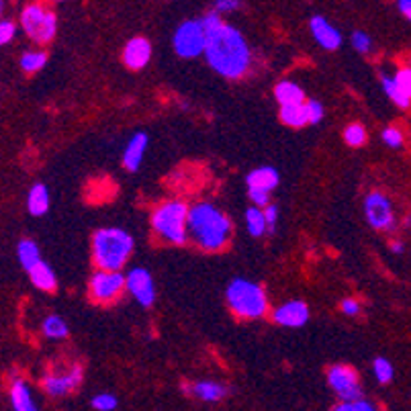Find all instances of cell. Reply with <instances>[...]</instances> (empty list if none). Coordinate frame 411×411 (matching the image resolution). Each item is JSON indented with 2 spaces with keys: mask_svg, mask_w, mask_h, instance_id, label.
Here are the masks:
<instances>
[{
  "mask_svg": "<svg viewBox=\"0 0 411 411\" xmlns=\"http://www.w3.org/2000/svg\"><path fill=\"white\" fill-rule=\"evenodd\" d=\"M27 209L33 217H41L50 209V190L46 184H35L27 194Z\"/></svg>",
  "mask_w": 411,
  "mask_h": 411,
  "instance_id": "obj_19",
  "label": "cell"
},
{
  "mask_svg": "<svg viewBox=\"0 0 411 411\" xmlns=\"http://www.w3.org/2000/svg\"><path fill=\"white\" fill-rule=\"evenodd\" d=\"M274 97L281 105H294V103H305V94L299 84L291 80H283L274 86Z\"/></svg>",
  "mask_w": 411,
  "mask_h": 411,
  "instance_id": "obj_23",
  "label": "cell"
},
{
  "mask_svg": "<svg viewBox=\"0 0 411 411\" xmlns=\"http://www.w3.org/2000/svg\"><path fill=\"white\" fill-rule=\"evenodd\" d=\"M383 90L387 92V97L399 107V109H410L411 107V97L399 86V82L395 78H389V76H383Z\"/></svg>",
  "mask_w": 411,
  "mask_h": 411,
  "instance_id": "obj_25",
  "label": "cell"
},
{
  "mask_svg": "<svg viewBox=\"0 0 411 411\" xmlns=\"http://www.w3.org/2000/svg\"><path fill=\"white\" fill-rule=\"evenodd\" d=\"M92 408L99 411H111L117 408V399L109 393H103V395H97L92 399Z\"/></svg>",
  "mask_w": 411,
  "mask_h": 411,
  "instance_id": "obj_33",
  "label": "cell"
},
{
  "mask_svg": "<svg viewBox=\"0 0 411 411\" xmlns=\"http://www.w3.org/2000/svg\"><path fill=\"white\" fill-rule=\"evenodd\" d=\"M374 405L364 401L362 397L360 399H352V401H342L336 405V411H372Z\"/></svg>",
  "mask_w": 411,
  "mask_h": 411,
  "instance_id": "obj_31",
  "label": "cell"
},
{
  "mask_svg": "<svg viewBox=\"0 0 411 411\" xmlns=\"http://www.w3.org/2000/svg\"><path fill=\"white\" fill-rule=\"evenodd\" d=\"M43 334H46V338H50V340H63L66 336H68V325H66V321L58 317V315H50L46 321H43Z\"/></svg>",
  "mask_w": 411,
  "mask_h": 411,
  "instance_id": "obj_27",
  "label": "cell"
},
{
  "mask_svg": "<svg viewBox=\"0 0 411 411\" xmlns=\"http://www.w3.org/2000/svg\"><path fill=\"white\" fill-rule=\"evenodd\" d=\"M82 383V368L80 366H72L70 372L66 374H50L43 379V389L50 397H63L68 393H72L74 389H78Z\"/></svg>",
  "mask_w": 411,
  "mask_h": 411,
  "instance_id": "obj_12",
  "label": "cell"
},
{
  "mask_svg": "<svg viewBox=\"0 0 411 411\" xmlns=\"http://www.w3.org/2000/svg\"><path fill=\"white\" fill-rule=\"evenodd\" d=\"M56 2H61V0H56Z\"/></svg>",
  "mask_w": 411,
  "mask_h": 411,
  "instance_id": "obj_44",
  "label": "cell"
},
{
  "mask_svg": "<svg viewBox=\"0 0 411 411\" xmlns=\"http://www.w3.org/2000/svg\"><path fill=\"white\" fill-rule=\"evenodd\" d=\"M14 33H17V25L14 23H10V21H2L0 23V43L2 46H6L8 41H12Z\"/></svg>",
  "mask_w": 411,
  "mask_h": 411,
  "instance_id": "obj_36",
  "label": "cell"
},
{
  "mask_svg": "<svg viewBox=\"0 0 411 411\" xmlns=\"http://www.w3.org/2000/svg\"><path fill=\"white\" fill-rule=\"evenodd\" d=\"M10 405L17 411H35L31 389L23 381H12L10 385Z\"/></svg>",
  "mask_w": 411,
  "mask_h": 411,
  "instance_id": "obj_21",
  "label": "cell"
},
{
  "mask_svg": "<svg viewBox=\"0 0 411 411\" xmlns=\"http://www.w3.org/2000/svg\"><path fill=\"white\" fill-rule=\"evenodd\" d=\"M205 58L217 74L225 78H241L252 63L248 41L228 23L209 29Z\"/></svg>",
  "mask_w": 411,
  "mask_h": 411,
  "instance_id": "obj_1",
  "label": "cell"
},
{
  "mask_svg": "<svg viewBox=\"0 0 411 411\" xmlns=\"http://www.w3.org/2000/svg\"><path fill=\"white\" fill-rule=\"evenodd\" d=\"M29 279H31L33 287H37V289H41V291H54V289H56V285H58V281H56V274H54L52 266H50V264H46L43 260H41V262H37V264L29 270Z\"/></svg>",
  "mask_w": 411,
  "mask_h": 411,
  "instance_id": "obj_20",
  "label": "cell"
},
{
  "mask_svg": "<svg viewBox=\"0 0 411 411\" xmlns=\"http://www.w3.org/2000/svg\"><path fill=\"white\" fill-rule=\"evenodd\" d=\"M311 33L315 37V41L323 48V50H338L342 46V35L338 29H334V25H330V21L325 17H313L311 23Z\"/></svg>",
  "mask_w": 411,
  "mask_h": 411,
  "instance_id": "obj_15",
  "label": "cell"
},
{
  "mask_svg": "<svg viewBox=\"0 0 411 411\" xmlns=\"http://www.w3.org/2000/svg\"><path fill=\"white\" fill-rule=\"evenodd\" d=\"M228 305L237 317L243 319H260L266 309H268V299L264 289L258 283L245 281V279H235L228 287Z\"/></svg>",
  "mask_w": 411,
  "mask_h": 411,
  "instance_id": "obj_4",
  "label": "cell"
},
{
  "mask_svg": "<svg viewBox=\"0 0 411 411\" xmlns=\"http://www.w3.org/2000/svg\"><path fill=\"white\" fill-rule=\"evenodd\" d=\"M264 215H266V221H268V230L274 232L277 221H279V209H277V205H266Z\"/></svg>",
  "mask_w": 411,
  "mask_h": 411,
  "instance_id": "obj_40",
  "label": "cell"
},
{
  "mask_svg": "<svg viewBox=\"0 0 411 411\" xmlns=\"http://www.w3.org/2000/svg\"><path fill=\"white\" fill-rule=\"evenodd\" d=\"M395 80L399 82V86L411 97V68H401V70L395 74Z\"/></svg>",
  "mask_w": 411,
  "mask_h": 411,
  "instance_id": "obj_38",
  "label": "cell"
},
{
  "mask_svg": "<svg viewBox=\"0 0 411 411\" xmlns=\"http://www.w3.org/2000/svg\"><path fill=\"white\" fill-rule=\"evenodd\" d=\"M127 289V277H123L119 270H103L99 268L88 283L90 299L99 305H109L117 301L119 294Z\"/></svg>",
  "mask_w": 411,
  "mask_h": 411,
  "instance_id": "obj_8",
  "label": "cell"
},
{
  "mask_svg": "<svg viewBox=\"0 0 411 411\" xmlns=\"http://www.w3.org/2000/svg\"><path fill=\"white\" fill-rule=\"evenodd\" d=\"M391 252H393V254H401V252H403V243H401V241H393V243H391Z\"/></svg>",
  "mask_w": 411,
  "mask_h": 411,
  "instance_id": "obj_43",
  "label": "cell"
},
{
  "mask_svg": "<svg viewBox=\"0 0 411 411\" xmlns=\"http://www.w3.org/2000/svg\"><path fill=\"white\" fill-rule=\"evenodd\" d=\"M383 141L389 146V148H401L403 143V133L397 129V127H387L383 131Z\"/></svg>",
  "mask_w": 411,
  "mask_h": 411,
  "instance_id": "obj_32",
  "label": "cell"
},
{
  "mask_svg": "<svg viewBox=\"0 0 411 411\" xmlns=\"http://www.w3.org/2000/svg\"><path fill=\"white\" fill-rule=\"evenodd\" d=\"M364 215L366 221L374 230H391L393 228V205L383 192H368L364 199Z\"/></svg>",
  "mask_w": 411,
  "mask_h": 411,
  "instance_id": "obj_10",
  "label": "cell"
},
{
  "mask_svg": "<svg viewBox=\"0 0 411 411\" xmlns=\"http://www.w3.org/2000/svg\"><path fill=\"white\" fill-rule=\"evenodd\" d=\"M152 58V46L146 37H133L123 50V63L129 70H143Z\"/></svg>",
  "mask_w": 411,
  "mask_h": 411,
  "instance_id": "obj_14",
  "label": "cell"
},
{
  "mask_svg": "<svg viewBox=\"0 0 411 411\" xmlns=\"http://www.w3.org/2000/svg\"><path fill=\"white\" fill-rule=\"evenodd\" d=\"M207 37H209V31L203 19L184 21L172 37V48L180 58H199L207 50Z\"/></svg>",
  "mask_w": 411,
  "mask_h": 411,
  "instance_id": "obj_6",
  "label": "cell"
},
{
  "mask_svg": "<svg viewBox=\"0 0 411 411\" xmlns=\"http://www.w3.org/2000/svg\"><path fill=\"white\" fill-rule=\"evenodd\" d=\"M148 150V135L143 131L135 133L129 143L125 146V152H123V166L129 170V172H135L143 160V154Z\"/></svg>",
  "mask_w": 411,
  "mask_h": 411,
  "instance_id": "obj_17",
  "label": "cell"
},
{
  "mask_svg": "<svg viewBox=\"0 0 411 411\" xmlns=\"http://www.w3.org/2000/svg\"><path fill=\"white\" fill-rule=\"evenodd\" d=\"M241 0H215V10L217 12H234L235 8H239Z\"/></svg>",
  "mask_w": 411,
  "mask_h": 411,
  "instance_id": "obj_39",
  "label": "cell"
},
{
  "mask_svg": "<svg viewBox=\"0 0 411 411\" xmlns=\"http://www.w3.org/2000/svg\"><path fill=\"white\" fill-rule=\"evenodd\" d=\"M272 319L285 328H301L309 319V307L303 301H289V303L281 305L279 309H274Z\"/></svg>",
  "mask_w": 411,
  "mask_h": 411,
  "instance_id": "obj_13",
  "label": "cell"
},
{
  "mask_svg": "<svg viewBox=\"0 0 411 411\" xmlns=\"http://www.w3.org/2000/svg\"><path fill=\"white\" fill-rule=\"evenodd\" d=\"M188 211L182 201H168L152 215V228L162 239L170 243H184L188 239Z\"/></svg>",
  "mask_w": 411,
  "mask_h": 411,
  "instance_id": "obj_5",
  "label": "cell"
},
{
  "mask_svg": "<svg viewBox=\"0 0 411 411\" xmlns=\"http://www.w3.org/2000/svg\"><path fill=\"white\" fill-rule=\"evenodd\" d=\"M397 6H399V10L411 21V0H397Z\"/></svg>",
  "mask_w": 411,
  "mask_h": 411,
  "instance_id": "obj_42",
  "label": "cell"
},
{
  "mask_svg": "<svg viewBox=\"0 0 411 411\" xmlns=\"http://www.w3.org/2000/svg\"><path fill=\"white\" fill-rule=\"evenodd\" d=\"M281 119L289 127H303L309 123L307 103H294V105H281Z\"/></svg>",
  "mask_w": 411,
  "mask_h": 411,
  "instance_id": "obj_22",
  "label": "cell"
},
{
  "mask_svg": "<svg viewBox=\"0 0 411 411\" xmlns=\"http://www.w3.org/2000/svg\"><path fill=\"white\" fill-rule=\"evenodd\" d=\"M17 256H19V262L21 266L29 272L37 262H41V254H39V248L33 239H21L19 245H17Z\"/></svg>",
  "mask_w": 411,
  "mask_h": 411,
  "instance_id": "obj_24",
  "label": "cell"
},
{
  "mask_svg": "<svg viewBox=\"0 0 411 411\" xmlns=\"http://www.w3.org/2000/svg\"><path fill=\"white\" fill-rule=\"evenodd\" d=\"M352 46L358 54H368V52H370L372 41H370V37H368L364 31H356V33L352 35Z\"/></svg>",
  "mask_w": 411,
  "mask_h": 411,
  "instance_id": "obj_34",
  "label": "cell"
},
{
  "mask_svg": "<svg viewBox=\"0 0 411 411\" xmlns=\"http://www.w3.org/2000/svg\"><path fill=\"white\" fill-rule=\"evenodd\" d=\"M184 393L201 399V401H207V403H217L221 401L223 397H228L230 389L221 383H213V381H199L194 383L192 387L184 385Z\"/></svg>",
  "mask_w": 411,
  "mask_h": 411,
  "instance_id": "obj_16",
  "label": "cell"
},
{
  "mask_svg": "<svg viewBox=\"0 0 411 411\" xmlns=\"http://www.w3.org/2000/svg\"><path fill=\"white\" fill-rule=\"evenodd\" d=\"M344 139H346V143H348V146L358 148V146H362V143L366 141V129H364L360 123H352L350 127H346V131H344Z\"/></svg>",
  "mask_w": 411,
  "mask_h": 411,
  "instance_id": "obj_30",
  "label": "cell"
},
{
  "mask_svg": "<svg viewBox=\"0 0 411 411\" xmlns=\"http://www.w3.org/2000/svg\"><path fill=\"white\" fill-rule=\"evenodd\" d=\"M342 311L346 315H358L360 313V305L354 299H346V301H342Z\"/></svg>",
  "mask_w": 411,
  "mask_h": 411,
  "instance_id": "obj_41",
  "label": "cell"
},
{
  "mask_svg": "<svg viewBox=\"0 0 411 411\" xmlns=\"http://www.w3.org/2000/svg\"><path fill=\"white\" fill-rule=\"evenodd\" d=\"M328 383L332 387V391L342 399V401H352L362 397V389L358 383V374L356 370L346 366V364H336L330 368L328 372Z\"/></svg>",
  "mask_w": 411,
  "mask_h": 411,
  "instance_id": "obj_9",
  "label": "cell"
},
{
  "mask_svg": "<svg viewBox=\"0 0 411 411\" xmlns=\"http://www.w3.org/2000/svg\"><path fill=\"white\" fill-rule=\"evenodd\" d=\"M250 201L258 207H266L270 201V190H262V188H248Z\"/></svg>",
  "mask_w": 411,
  "mask_h": 411,
  "instance_id": "obj_35",
  "label": "cell"
},
{
  "mask_svg": "<svg viewBox=\"0 0 411 411\" xmlns=\"http://www.w3.org/2000/svg\"><path fill=\"white\" fill-rule=\"evenodd\" d=\"M127 291L133 294L135 301L143 307H152V303L156 299L152 274L146 268H139V266L127 272Z\"/></svg>",
  "mask_w": 411,
  "mask_h": 411,
  "instance_id": "obj_11",
  "label": "cell"
},
{
  "mask_svg": "<svg viewBox=\"0 0 411 411\" xmlns=\"http://www.w3.org/2000/svg\"><path fill=\"white\" fill-rule=\"evenodd\" d=\"M372 370H374V377H377V381L381 385L391 383V379H393V364L387 358H377L372 362Z\"/></svg>",
  "mask_w": 411,
  "mask_h": 411,
  "instance_id": "obj_29",
  "label": "cell"
},
{
  "mask_svg": "<svg viewBox=\"0 0 411 411\" xmlns=\"http://www.w3.org/2000/svg\"><path fill=\"white\" fill-rule=\"evenodd\" d=\"M307 111H309V123L315 125L323 119V107L317 101H307Z\"/></svg>",
  "mask_w": 411,
  "mask_h": 411,
  "instance_id": "obj_37",
  "label": "cell"
},
{
  "mask_svg": "<svg viewBox=\"0 0 411 411\" xmlns=\"http://www.w3.org/2000/svg\"><path fill=\"white\" fill-rule=\"evenodd\" d=\"M133 252V237L125 230L105 228L92 235V260L103 270H121Z\"/></svg>",
  "mask_w": 411,
  "mask_h": 411,
  "instance_id": "obj_3",
  "label": "cell"
},
{
  "mask_svg": "<svg viewBox=\"0 0 411 411\" xmlns=\"http://www.w3.org/2000/svg\"><path fill=\"white\" fill-rule=\"evenodd\" d=\"M46 61H48V56H46L43 52H27V54H23V58H21V68H23L27 74H33V72L41 70V68L46 66Z\"/></svg>",
  "mask_w": 411,
  "mask_h": 411,
  "instance_id": "obj_28",
  "label": "cell"
},
{
  "mask_svg": "<svg viewBox=\"0 0 411 411\" xmlns=\"http://www.w3.org/2000/svg\"><path fill=\"white\" fill-rule=\"evenodd\" d=\"M23 31L35 41V43H48L54 39L58 29V19L52 10H48L43 4H29L21 14Z\"/></svg>",
  "mask_w": 411,
  "mask_h": 411,
  "instance_id": "obj_7",
  "label": "cell"
},
{
  "mask_svg": "<svg viewBox=\"0 0 411 411\" xmlns=\"http://www.w3.org/2000/svg\"><path fill=\"white\" fill-rule=\"evenodd\" d=\"M245 228H248L250 235H254V237H260V235L266 234L268 221H266L264 211H262L258 205H256V207H250V209L245 211Z\"/></svg>",
  "mask_w": 411,
  "mask_h": 411,
  "instance_id": "obj_26",
  "label": "cell"
},
{
  "mask_svg": "<svg viewBox=\"0 0 411 411\" xmlns=\"http://www.w3.org/2000/svg\"><path fill=\"white\" fill-rule=\"evenodd\" d=\"M188 237L207 252H217L232 237V221L211 203H197L188 211Z\"/></svg>",
  "mask_w": 411,
  "mask_h": 411,
  "instance_id": "obj_2",
  "label": "cell"
},
{
  "mask_svg": "<svg viewBox=\"0 0 411 411\" xmlns=\"http://www.w3.org/2000/svg\"><path fill=\"white\" fill-rule=\"evenodd\" d=\"M279 172L270 166H262V168H256L252 170L248 178H245V184L248 188H262V190H272L279 186Z\"/></svg>",
  "mask_w": 411,
  "mask_h": 411,
  "instance_id": "obj_18",
  "label": "cell"
}]
</instances>
